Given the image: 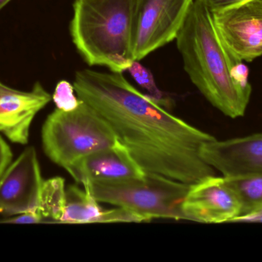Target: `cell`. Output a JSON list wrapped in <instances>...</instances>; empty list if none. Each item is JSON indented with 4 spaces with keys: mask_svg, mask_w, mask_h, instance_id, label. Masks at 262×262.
<instances>
[{
    "mask_svg": "<svg viewBox=\"0 0 262 262\" xmlns=\"http://www.w3.org/2000/svg\"><path fill=\"white\" fill-rule=\"evenodd\" d=\"M199 1L201 2L210 11V12H213L226 9L246 0H199Z\"/></svg>",
    "mask_w": 262,
    "mask_h": 262,
    "instance_id": "44dd1931",
    "label": "cell"
},
{
    "mask_svg": "<svg viewBox=\"0 0 262 262\" xmlns=\"http://www.w3.org/2000/svg\"><path fill=\"white\" fill-rule=\"evenodd\" d=\"M83 186L99 203L127 209L143 221L154 218L186 220L182 207L189 184L146 173L141 178Z\"/></svg>",
    "mask_w": 262,
    "mask_h": 262,
    "instance_id": "5b68a950",
    "label": "cell"
},
{
    "mask_svg": "<svg viewBox=\"0 0 262 262\" xmlns=\"http://www.w3.org/2000/svg\"><path fill=\"white\" fill-rule=\"evenodd\" d=\"M66 170L82 185L141 178L146 174L120 143L80 158Z\"/></svg>",
    "mask_w": 262,
    "mask_h": 262,
    "instance_id": "7c38bea8",
    "label": "cell"
},
{
    "mask_svg": "<svg viewBox=\"0 0 262 262\" xmlns=\"http://www.w3.org/2000/svg\"><path fill=\"white\" fill-rule=\"evenodd\" d=\"M182 209L188 221L206 224L234 223L242 212L239 198L227 178L216 175L191 185Z\"/></svg>",
    "mask_w": 262,
    "mask_h": 262,
    "instance_id": "9c48e42d",
    "label": "cell"
},
{
    "mask_svg": "<svg viewBox=\"0 0 262 262\" xmlns=\"http://www.w3.org/2000/svg\"><path fill=\"white\" fill-rule=\"evenodd\" d=\"M127 71L130 72L137 84L147 92L146 95H149L165 109H168L172 106L173 102L170 97L159 89L150 71L140 64L139 61L133 62L132 65Z\"/></svg>",
    "mask_w": 262,
    "mask_h": 262,
    "instance_id": "2e32d148",
    "label": "cell"
},
{
    "mask_svg": "<svg viewBox=\"0 0 262 262\" xmlns=\"http://www.w3.org/2000/svg\"><path fill=\"white\" fill-rule=\"evenodd\" d=\"M193 0H134L132 57L140 61L177 38Z\"/></svg>",
    "mask_w": 262,
    "mask_h": 262,
    "instance_id": "8992f818",
    "label": "cell"
},
{
    "mask_svg": "<svg viewBox=\"0 0 262 262\" xmlns=\"http://www.w3.org/2000/svg\"><path fill=\"white\" fill-rule=\"evenodd\" d=\"M43 150L48 158L66 169L80 158L119 143L102 117L81 100L75 110L55 109L41 129Z\"/></svg>",
    "mask_w": 262,
    "mask_h": 262,
    "instance_id": "277c9868",
    "label": "cell"
},
{
    "mask_svg": "<svg viewBox=\"0 0 262 262\" xmlns=\"http://www.w3.org/2000/svg\"><path fill=\"white\" fill-rule=\"evenodd\" d=\"M10 1L11 0H0V10Z\"/></svg>",
    "mask_w": 262,
    "mask_h": 262,
    "instance_id": "603a6c76",
    "label": "cell"
},
{
    "mask_svg": "<svg viewBox=\"0 0 262 262\" xmlns=\"http://www.w3.org/2000/svg\"><path fill=\"white\" fill-rule=\"evenodd\" d=\"M87 189L72 185L66 189V209L61 223L86 224L99 223L103 210Z\"/></svg>",
    "mask_w": 262,
    "mask_h": 262,
    "instance_id": "4fadbf2b",
    "label": "cell"
},
{
    "mask_svg": "<svg viewBox=\"0 0 262 262\" xmlns=\"http://www.w3.org/2000/svg\"><path fill=\"white\" fill-rule=\"evenodd\" d=\"M134 0H75L72 41L89 66L128 70L132 57Z\"/></svg>",
    "mask_w": 262,
    "mask_h": 262,
    "instance_id": "3957f363",
    "label": "cell"
},
{
    "mask_svg": "<svg viewBox=\"0 0 262 262\" xmlns=\"http://www.w3.org/2000/svg\"><path fill=\"white\" fill-rule=\"evenodd\" d=\"M75 88L67 80L57 83L52 96L56 109L64 112L75 110L81 104V100L75 95Z\"/></svg>",
    "mask_w": 262,
    "mask_h": 262,
    "instance_id": "e0dca14e",
    "label": "cell"
},
{
    "mask_svg": "<svg viewBox=\"0 0 262 262\" xmlns=\"http://www.w3.org/2000/svg\"><path fill=\"white\" fill-rule=\"evenodd\" d=\"M64 179L54 177L44 180L39 204L35 209L42 223H61L66 209Z\"/></svg>",
    "mask_w": 262,
    "mask_h": 262,
    "instance_id": "5bb4252c",
    "label": "cell"
},
{
    "mask_svg": "<svg viewBox=\"0 0 262 262\" xmlns=\"http://www.w3.org/2000/svg\"><path fill=\"white\" fill-rule=\"evenodd\" d=\"M0 223H11V224H35V223H42V221L39 215L37 214L35 210H34L21 214V215H15Z\"/></svg>",
    "mask_w": 262,
    "mask_h": 262,
    "instance_id": "d6986e66",
    "label": "cell"
},
{
    "mask_svg": "<svg viewBox=\"0 0 262 262\" xmlns=\"http://www.w3.org/2000/svg\"><path fill=\"white\" fill-rule=\"evenodd\" d=\"M226 49L239 61L251 63L262 55V0H246L211 12Z\"/></svg>",
    "mask_w": 262,
    "mask_h": 262,
    "instance_id": "52a82bcc",
    "label": "cell"
},
{
    "mask_svg": "<svg viewBox=\"0 0 262 262\" xmlns=\"http://www.w3.org/2000/svg\"><path fill=\"white\" fill-rule=\"evenodd\" d=\"M200 155L223 177L262 175V134L218 141L202 146Z\"/></svg>",
    "mask_w": 262,
    "mask_h": 262,
    "instance_id": "8fae6325",
    "label": "cell"
},
{
    "mask_svg": "<svg viewBox=\"0 0 262 262\" xmlns=\"http://www.w3.org/2000/svg\"><path fill=\"white\" fill-rule=\"evenodd\" d=\"M226 178L241 203V215L235 221L261 210L262 175Z\"/></svg>",
    "mask_w": 262,
    "mask_h": 262,
    "instance_id": "9a60e30c",
    "label": "cell"
},
{
    "mask_svg": "<svg viewBox=\"0 0 262 262\" xmlns=\"http://www.w3.org/2000/svg\"><path fill=\"white\" fill-rule=\"evenodd\" d=\"M12 157H13V154L10 147L0 135V176L6 170V168L12 163Z\"/></svg>",
    "mask_w": 262,
    "mask_h": 262,
    "instance_id": "ffe728a7",
    "label": "cell"
},
{
    "mask_svg": "<svg viewBox=\"0 0 262 262\" xmlns=\"http://www.w3.org/2000/svg\"><path fill=\"white\" fill-rule=\"evenodd\" d=\"M43 182L36 150L28 146L0 176V215L13 217L35 210Z\"/></svg>",
    "mask_w": 262,
    "mask_h": 262,
    "instance_id": "ba28073f",
    "label": "cell"
},
{
    "mask_svg": "<svg viewBox=\"0 0 262 262\" xmlns=\"http://www.w3.org/2000/svg\"><path fill=\"white\" fill-rule=\"evenodd\" d=\"M52 100L39 82L26 92L0 81V133L12 143L27 145L34 118Z\"/></svg>",
    "mask_w": 262,
    "mask_h": 262,
    "instance_id": "30bf717a",
    "label": "cell"
},
{
    "mask_svg": "<svg viewBox=\"0 0 262 262\" xmlns=\"http://www.w3.org/2000/svg\"><path fill=\"white\" fill-rule=\"evenodd\" d=\"M73 86L145 173L189 185L216 175L200 155L202 146L215 137L169 113L122 73L83 69L75 73Z\"/></svg>",
    "mask_w": 262,
    "mask_h": 262,
    "instance_id": "6da1fadb",
    "label": "cell"
},
{
    "mask_svg": "<svg viewBox=\"0 0 262 262\" xmlns=\"http://www.w3.org/2000/svg\"><path fill=\"white\" fill-rule=\"evenodd\" d=\"M238 221L243 223H262V209L258 212H255L252 215L241 218Z\"/></svg>",
    "mask_w": 262,
    "mask_h": 262,
    "instance_id": "7402d4cb",
    "label": "cell"
},
{
    "mask_svg": "<svg viewBox=\"0 0 262 262\" xmlns=\"http://www.w3.org/2000/svg\"><path fill=\"white\" fill-rule=\"evenodd\" d=\"M176 39L185 70L203 96L226 116H243L252 95L249 68L226 49L201 2L193 0Z\"/></svg>",
    "mask_w": 262,
    "mask_h": 262,
    "instance_id": "7a4b0ae2",
    "label": "cell"
},
{
    "mask_svg": "<svg viewBox=\"0 0 262 262\" xmlns=\"http://www.w3.org/2000/svg\"><path fill=\"white\" fill-rule=\"evenodd\" d=\"M141 223L143 221L140 217L135 214L123 209L117 207L116 209L104 211L100 218L99 223Z\"/></svg>",
    "mask_w": 262,
    "mask_h": 262,
    "instance_id": "ac0fdd59",
    "label": "cell"
}]
</instances>
